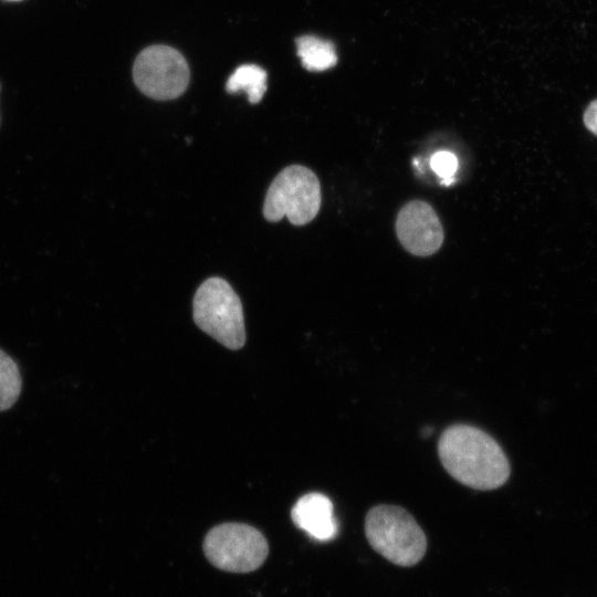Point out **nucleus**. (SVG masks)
Instances as JSON below:
<instances>
[{
	"label": "nucleus",
	"mask_w": 597,
	"mask_h": 597,
	"mask_svg": "<svg viewBox=\"0 0 597 597\" xmlns=\"http://www.w3.org/2000/svg\"><path fill=\"white\" fill-rule=\"evenodd\" d=\"M440 461L460 483L476 490H494L510 476V463L500 444L469 425H453L440 436Z\"/></svg>",
	"instance_id": "obj_1"
},
{
	"label": "nucleus",
	"mask_w": 597,
	"mask_h": 597,
	"mask_svg": "<svg viewBox=\"0 0 597 597\" xmlns=\"http://www.w3.org/2000/svg\"><path fill=\"white\" fill-rule=\"evenodd\" d=\"M365 534L370 546L399 566L419 563L427 549L422 528L405 509L380 504L365 517Z\"/></svg>",
	"instance_id": "obj_2"
},
{
	"label": "nucleus",
	"mask_w": 597,
	"mask_h": 597,
	"mask_svg": "<svg viewBox=\"0 0 597 597\" xmlns=\"http://www.w3.org/2000/svg\"><path fill=\"white\" fill-rule=\"evenodd\" d=\"M197 326L229 349L245 343L241 301L231 285L221 277H210L198 287L192 303Z\"/></svg>",
	"instance_id": "obj_3"
},
{
	"label": "nucleus",
	"mask_w": 597,
	"mask_h": 597,
	"mask_svg": "<svg viewBox=\"0 0 597 597\" xmlns=\"http://www.w3.org/2000/svg\"><path fill=\"white\" fill-rule=\"evenodd\" d=\"M321 207V186L316 175L301 165L284 168L271 182L263 205V216L270 222L283 217L294 226L311 222Z\"/></svg>",
	"instance_id": "obj_4"
},
{
	"label": "nucleus",
	"mask_w": 597,
	"mask_h": 597,
	"mask_svg": "<svg viewBox=\"0 0 597 597\" xmlns=\"http://www.w3.org/2000/svg\"><path fill=\"white\" fill-rule=\"evenodd\" d=\"M203 551L216 567L232 573H247L263 564L269 546L256 528L242 523H223L208 532Z\"/></svg>",
	"instance_id": "obj_5"
},
{
	"label": "nucleus",
	"mask_w": 597,
	"mask_h": 597,
	"mask_svg": "<svg viewBox=\"0 0 597 597\" xmlns=\"http://www.w3.org/2000/svg\"><path fill=\"white\" fill-rule=\"evenodd\" d=\"M133 80L146 96L168 101L187 88L190 71L186 59L176 49L155 44L144 49L133 65Z\"/></svg>",
	"instance_id": "obj_6"
},
{
	"label": "nucleus",
	"mask_w": 597,
	"mask_h": 597,
	"mask_svg": "<svg viewBox=\"0 0 597 597\" xmlns=\"http://www.w3.org/2000/svg\"><path fill=\"white\" fill-rule=\"evenodd\" d=\"M396 233L402 247L411 254L428 256L443 242V229L433 208L421 200L406 203L398 212Z\"/></svg>",
	"instance_id": "obj_7"
},
{
	"label": "nucleus",
	"mask_w": 597,
	"mask_h": 597,
	"mask_svg": "<svg viewBox=\"0 0 597 597\" xmlns=\"http://www.w3.org/2000/svg\"><path fill=\"white\" fill-rule=\"evenodd\" d=\"M294 524L316 541H331L337 535V521L332 501L322 493H308L292 509Z\"/></svg>",
	"instance_id": "obj_8"
},
{
	"label": "nucleus",
	"mask_w": 597,
	"mask_h": 597,
	"mask_svg": "<svg viewBox=\"0 0 597 597\" xmlns=\"http://www.w3.org/2000/svg\"><path fill=\"white\" fill-rule=\"evenodd\" d=\"M296 52L303 67L311 72L326 71L337 63L334 44L315 35H302L295 39Z\"/></svg>",
	"instance_id": "obj_9"
},
{
	"label": "nucleus",
	"mask_w": 597,
	"mask_h": 597,
	"mask_svg": "<svg viewBox=\"0 0 597 597\" xmlns=\"http://www.w3.org/2000/svg\"><path fill=\"white\" fill-rule=\"evenodd\" d=\"M266 71L255 64L238 66L226 83L230 94L244 92L251 104H258L266 92Z\"/></svg>",
	"instance_id": "obj_10"
},
{
	"label": "nucleus",
	"mask_w": 597,
	"mask_h": 597,
	"mask_svg": "<svg viewBox=\"0 0 597 597\" xmlns=\"http://www.w3.org/2000/svg\"><path fill=\"white\" fill-rule=\"evenodd\" d=\"M21 387L22 379L17 363L0 348V411L15 404Z\"/></svg>",
	"instance_id": "obj_11"
},
{
	"label": "nucleus",
	"mask_w": 597,
	"mask_h": 597,
	"mask_svg": "<svg viewBox=\"0 0 597 597\" xmlns=\"http://www.w3.org/2000/svg\"><path fill=\"white\" fill-rule=\"evenodd\" d=\"M432 170L442 179L444 182H450L451 177L457 170L458 160L457 157L447 150L437 151L430 160Z\"/></svg>",
	"instance_id": "obj_12"
},
{
	"label": "nucleus",
	"mask_w": 597,
	"mask_h": 597,
	"mask_svg": "<svg viewBox=\"0 0 597 597\" xmlns=\"http://www.w3.org/2000/svg\"><path fill=\"white\" fill-rule=\"evenodd\" d=\"M583 121L585 127L597 136V98L593 101L584 112Z\"/></svg>",
	"instance_id": "obj_13"
},
{
	"label": "nucleus",
	"mask_w": 597,
	"mask_h": 597,
	"mask_svg": "<svg viewBox=\"0 0 597 597\" xmlns=\"http://www.w3.org/2000/svg\"><path fill=\"white\" fill-rule=\"evenodd\" d=\"M8 1H21V0H8Z\"/></svg>",
	"instance_id": "obj_14"
}]
</instances>
